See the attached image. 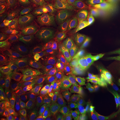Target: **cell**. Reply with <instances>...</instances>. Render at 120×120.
Instances as JSON below:
<instances>
[{"label": "cell", "instance_id": "15", "mask_svg": "<svg viewBox=\"0 0 120 120\" xmlns=\"http://www.w3.org/2000/svg\"><path fill=\"white\" fill-rule=\"evenodd\" d=\"M65 9L78 13H86L95 9L89 0H57Z\"/></svg>", "mask_w": 120, "mask_h": 120}, {"label": "cell", "instance_id": "35", "mask_svg": "<svg viewBox=\"0 0 120 120\" xmlns=\"http://www.w3.org/2000/svg\"><path fill=\"white\" fill-rule=\"evenodd\" d=\"M0 9H13L12 0H0Z\"/></svg>", "mask_w": 120, "mask_h": 120}, {"label": "cell", "instance_id": "38", "mask_svg": "<svg viewBox=\"0 0 120 120\" xmlns=\"http://www.w3.org/2000/svg\"><path fill=\"white\" fill-rule=\"evenodd\" d=\"M113 113L115 115L116 117L119 118L120 120V102L118 101V106L115 111L113 112Z\"/></svg>", "mask_w": 120, "mask_h": 120}, {"label": "cell", "instance_id": "33", "mask_svg": "<svg viewBox=\"0 0 120 120\" xmlns=\"http://www.w3.org/2000/svg\"><path fill=\"white\" fill-rule=\"evenodd\" d=\"M6 42L8 44L9 49L13 53L16 51L19 47L24 42V40L17 41L12 38L11 36L8 39Z\"/></svg>", "mask_w": 120, "mask_h": 120}, {"label": "cell", "instance_id": "29", "mask_svg": "<svg viewBox=\"0 0 120 120\" xmlns=\"http://www.w3.org/2000/svg\"><path fill=\"white\" fill-rule=\"evenodd\" d=\"M109 79L115 86L120 85V64H116L112 69L109 76Z\"/></svg>", "mask_w": 120, "mask_h": 120}, {"label": "cell", "instance_id": "6", "mask_svg": "<svg viewBox=\"0 0 120 120\" xmlns=\"http://www.w3.org/2000/svg\"><path fill=\"white\" fill-rule=\"evenodd\" d=\"M79 59L77 51L72 46L66 45L41 59V66L48 71L70 69Z\"/></svg>", "mask_w": 120, "mask_h": 120}, {"label": "cell", "instance_id": "16", "mask_svg": "<svg viewBox=\"0 0 120 120\" xmlns=\"http://www.w3.org/2000/svg\"><path fill=\"white\" fill-rule=\"evenodd\" d=\"M39 68L20 70L16 77V82L24 88L38 82Z\"/></svg>", "mask_w": 120, "mask_h": 120}, {"label": "cell", "instance_id": "44", "mask_svg": "<svg viewBox=\"0 0 120 120\" xmlns=\"http://www.w3.org/2000/svg\"></svg>", "mask_w": 120, "mask_h": 120}, {"label": "cell", "instance_id": "25", "mask_svg": "<svg viewBox=\"0 0 120 120\" xmlns=\"http://www.w3.org/2000/svg\"><path fill=\"white\" fill-rule=\"evenodd\" d=\"M108 15L111 18H120V0H109Z\"/></svg>", "mask_w": 120, "mask_h": 120}, {"label": "cell", "instance_id": "11", "mask_svg": "<svg viewBox=\"0 0 120 120\" xmlns=\"http://www.w3.org/2000/svg\"><path fill=\"white\" fill-rule=\"evenodd\" d=\"M38 35H33L24 39V42L13 53L23 58L38 62L41 59L37 46Z\"/></svg>", "mask_w": 120, "mask_h": 120}, {"label": "cell", "instance_id": "39", "mask_svg": "<svg viewBox=\"0 0 120 120\" xmlns=\"http://www.w3.org/2000/svg\"><path fill=\"white\" fill-rule=\"evenodd\" d=\"M116 95L118 101L120 102V85L116 86Z\"/></svg>", "mask_w": 120, "mask_h": 120}, {"label": "cell", "instance_id": "24", "mask_svg": "<svg viewBox=\"0 0 120 120\" xmlns=\"http://www.w3.org/2000/svg\"><path fill=\"white\" fill-rule=\"evenodd\" d=\"M16 25L14 23H10L9 25L1 28L0 30V46L2 47L6 43L10 37L14 32Z\"/></svg>", "mask_w": 120, "mask_h": 120}, {"label": "cell", "instance_id": "26", "mask_svg": "<svg viewBox=\"0 0 120 120\" xmlns=\"http://www.w3.org/2000/svg\"><path fill=\"white\" fill-rule=\"evenodd\" d=\"M15 18L12 9H2L0 11V27L2 28L11 23Z\"/></svg>", "mask_w": 120, "mask_h": 120}, {"label": "cell", "instance_id": "9", "mask_svg": "<svg viewBox=\"0 0 120 120\" xmlns=\"http://www.w3.org/2000/svg\"><path fill=\"white\" fill-rule=\"evenodd\" d=\"M86 91L83 90H72L59 97L57 112L62 115H67L69 109L84 102Z\"/></svg>", "mask_w": 120, "mask_h": 120}, {"label": "cell", "instance_id": "4", "mask_svg": "<svg viewBox=\"0 0 120 120\" xmlns=\"http://www.w3.org/2000/svg\"><path fill=\"white\" fill-rule=\"evenodd\" d=\"M38 82L24 88L21 98L29 101L45 111H57L59 97L47 86Z\"/></svg>", "mask_w": 120, "mask_h": 120}, {"label": "cell", "instance_id": "37", "mask_svg": "<svg viewBox=\"0 0 120 120\" xmlns=\"http://www.w3.org/2000/svg\"><path fill=\"white\" fill-rule=\"evenodd\" d=\"M86 13V21L87 23L88 26H94L95 24L94 18L91 16L87 13Z\"/></svg>", "mask_w": 120, "mask_h": 120}, {"label": "cell", "instance_id": "18", "mask_svg": "<svg viewBox=\"0 0 120 120\" xmlns=\"http://www.w3.org/2000/svg\"><path fill=\"white\" fill-rule=\"evenodd\" d=\"M41 11L47 15H51L64 10L65 8L57 0H35Z\"/></svg>", "mask_w": 120, "mask_h": 120}, {"label": "cell", "instance_id": "40", "mask_svg": "<svg viewBox=\"0 0 120 120\" xmlns=\"http://www.w3.org/2000/svg\"><path fill=\"white\" fill-rule=\"evenodd\" d=\"M91 4H99L102 3L105 0H89Z\"/></svg>", "mask_w": 120, "mask_h": 120}, {"label": "cell", "instance_id": "27", "mask_svg": "<svg viewBox=\"0 0 120 120\" xmlns=\"http://www.w3.org/2000/svg\"><path fill=\"white\" fill-rule=\"evenodd\" d=\"M115 94L116 91L114 83L111 81L108 82L103 94L101 97L107 100H114L116 99Z\"/></svg>", "mask_w": 120, "mask_h": 120}, {"label": "cell", "instance_id": "19", "mask_svg": "<svg viewBox=\"0 0 120 120\" xmlns=\"http://www.w3.org/2000/svg\"><path fill=\"white\" fill-rule=\"evenodd\" d=\"M86 13L94 17L95 24L102 28H107L112 22V18L107 14L106 9L103 8L94 9Z\"/></svg>", "mask_w": 120, "mask_h": 120}, {"label": "cell", "instance_id": "30", "mask_svg": "<svg viewBox=\"0 0 120 120\" xmlns=\"http://www.w3.org/2000/svg\"><path fill=\"white\" fill-rule=\"evenodd\" d=\"M112 40L116 47L120 48V21L118 22L112 32Z\"/></svg>", "mask_w": 120, "mask_h": 120}, {"label": "cell", "instance_id": "31", "mask_svg": "<svg viewBox=\"0 0 120 120\" xmlns=\"http://www.w3.org/2000/svg\"><path fill=\"white\" fill-rule=\"evenodd\" d=\"M62 114L57 112H53L49 114L25 120H59Z\"/></svg>", "mask_w": 120, "mask_h": 120}, {"label": "cell", "instance_id": "34", "mask_svg": "<svg viewBox=\"0 0 120 120\" xmlns=\"http://www.w3.org/2000/svg\"><path fill=\"white\" fill-rule=\"evenodd\" d=\"M67 116L69 120H78L79 117L82 116V115L77 107L74 105L69 109L67 112Z\"/></svg>", "mask_w": 120, "mask_h": 120}, {"label": "cell", "instance_id": "1", "mask_svg": "<svg viewBox=\"0 0 120 120\" xmlns=\"http://www.w3.org/2000/svg\"><path fill=\"white\" fill-rule=\"evenodd\" d=\"M110 63L105 56H82L69 69L73 78L89 88L105 80L110 72Z\"/></svg>", "mask_w": 120, "mask_h": 120}, {"label": "cell", "instance_id": "36", "mask_svg": "<svg viewBox=\"0 0 120 120\" xmlns=\"http://www.w3.org/2000/svg\"><path fill=\"white\" fill-rule=\"evenodd\" d=\"M12 53L13 52L9 49L8 44L7 42L0 48V56L2 57L8 56Z\"/></svg>", "mask_w": 120, "mask_h": 120}, {"label": "cell", "instance_id": "20", "mask_svg": "<svg viewBox=\"0 0 120 120\" xmlns=\"http://www.w3.org/2000/svg\"><path fill=\"white\" fill-rule=\"evenodd\" d=\"M90 101L93 106L94 110L100 109L105 111L113 112L118 106V101L117 99L109 100L99 97L90 100Z\"/></svg>", "mask_w": 120, "mask_h": 120}, {"label": "cell", "instance_id": "14", "mask_svg": "<svg viewBox=\"0 0 120 120\" xmlns=\"http://www.w3.org/2000/svg\"><path fill=\"white\" fill-rule=\"evenodd\" d=\"M69 18V15L65 11H62L59 13L49 15L45 17L39 26L41 31L51 29L60 26L64 23Z\"/></svg>", "mask_w": 120, "mask_h": 120}, {"label": "cell", "instance_id": "12", "mask_svg": "<svg viewBox=\"0 0 120 120\" xmlns=\"http://www.w3.org/2000/svg\"><path fill=\"white\" fill-rule=\"evenodd\" d=\"M0 61L3 64L19 70L36 69L41 66V63L38 62L23 58L13 53L2 57Z\"/></svg>", "mask_w": 120, "mask_h": 120}, {"label": "cell", "instance_id": "28", "mask_svg": "<svg viewBox=\"0 0 120 120\" xmlns=\"http://www.w3.org/2000/svg\"><path fill=\"white\" fill-rule=\"evenodd\" d=\"M0 120H21L17 115L7 109L4 106L0 105Z\"/></svg>", "mask_w": 120, "mask_h": 120}, {"label": "cell", "instance_id": "2", "mask_svg": "<svg viewBox=\"0 0 120 120\" xmlns=\"http://www.w3.org/2000/svg\"><path fill=\"white\" fill-rule=\"evenodd\" d=\"M74 44L83 51H105L110 46L107 32L94 26H88L73 36Z\"/></svg>", "mask_w": 120, "mask_h": 120}, {"label": "cell", "instance_id": "13", "mask_svg": "<svg viewBox=\"0 0 120 120\" xmlns=\"http://www.w3.org/2000/svg\"><path fill=\"white\" fill-rule=\"evenodd\" d=\"M35 0H12L15 18L22 19L34 13Z\"/></svg>", "mask_w": 120, "mask_h": 120}, {"label": "cell", "instance_id": "22", "mask_svg": "<svg viewBox=\"0 0 120 120\" xmlns=\"http://www.w3.org/2000/svg\"><path fill=\"white\" fill-rule=\"evenodd\" d=\"M108 82L107 80H104L88 88L86 91L84 102L101 97Z\"/></svg>", "mask_w": 120, "mask_h": 120}, {"label": "cell", "instance_id": "41", "mask_svg": "<svg viewBox=\"0 0 120 120\" xmlns=\"http://www.w3.org/2000/svg\"><path fill=\"white\" fill-rule=\"evenodd\" d=\"M59 120H70L68 118L67 115H61Z\"/></svg>", "mask_w": 120, "mask_h": 120}, {"label": "cell", "instance_id": "21", "mask_svg": "<svg viewBox=\"0 0 120 120\" xmlns=\"http://www.w3.org/2000/svg\"><path fill=\"white\" fill-rule=\"evenodd\" d=\"M116 116L113 112L100 109L88 112L80 120H115Z\"/></svg>", "mask_w": 120, "mask_h": 120}, {"label": "cell", "instance_id": "42", "mask_svg": "<svg viewBox=\"0 0 120 120\" xmlns=\"http://www.w3.org/2000/svg\"><path fill=\"white\" fill-rule=\"evenodd\" d=\"M116 57H117V59L120 61V51L117 54V55H116Z\"/></svg>", "mask_w": 120, "mask_h": 120}, {"label": "cell", "instance_id": "17", "mask_svg": "<svg viewBox=\"0 0 120 120\" xmlns=\"http://www.w3.org/2000/svg\"><path fill=\"white\" fill-rule=\"evenodd\" d=\"M88 26L86 21V13L69 17L65 22L63 27L70 33H76L85 29Z\"/></svg>", "mask_w": 120, "mask_h": 120}, {"label": "cell", "instance_id": "8", "mask_svg": "<svg viewBox=\"0 0 120 120\" xmlns=\"http://www.w3.org/2000/svg\"><path fill=\"white\" fill-rule=\"evenodd\" d=\"M34 13L22 18L16 25L15 30L11 36L12 38L21 41L38 33L39 25L45 17L42 13Z\"/></svg>", "mask_w": 120, "mask_h": 120}, {"label": "cell", "instance_id": "43", "mask_svg": "<svg viewBox=\"0 0 120 120\" xmlns=\"http://www.w3.org/2000/svg\"><path fill=\"white\" fill-rule=\"evenodd\" d=\"M115 120H120L119 118H117V117H116V118H115Z\"/></svg>", "mask_w": 120, "mask_h": 120}, {"label": "cell", "instance_id": "10", "mask_svg": "<svg viewBox=\"0 0 120 120\" xmlns=\"http://www.w3.org/2000/svg\"><path fill=\"white\" fill-rule=\"evenodd\" d=\"M23 92L24 87L16 82V78L9 82L0 83V105L4 106L10 101L21 98Z\"/></svg>", "mask_w": 120, "mask_h": 120}, {"label": "cell", "instance_id": "3", "mask_svg": "<svg viewBox=\"0 0 120 120\" xmlns=\"http://www.w3.org/2000/svg\"><path fill=\"white\" fill-rule=\"evenodd\" d=\"M71 34L61 26L41 31L38 35L37 46L41 60L67 45Z\"/></svg>", "mask_w": 120, "mask_h": 120}, {"label": "cell", "instance_id": "5", "mask_svg": "<svg viewBox=\"0 0 120 120\" xmlns=\"http://www.w3.org/2000/svg\"><path fill=\"white\" fill-rule=\"evenodd\" d=\"M73 79L69 69L56 71H48L40 67L38 81L47 86L58 97L72 90L70 89V82Z\"/></svg>", "mask_w": 120, "mask_h": 120}, {"label": "cell", "instance_id": "23", "mask_svg": "<svg viewBox=\"0 0 120 120\" xmlns=\"http://www.w3.org/2000/svg\"><path fill=\"white\" fill-rule=\"evenodd\" d=\"M20 70L15 69L6 64L0 65V82H6L13 80L17 77Z\"/></svg>", "mask_w": 120, "mask_h": 120}, {"label": "cell", "instance_id": "32", "mask_svg": "<svg viewBox=\"0 0 120 120\" xmlns=\"http://www.w3.org/2000/svg\"><path fill=\"white\" fill-rule=\"evenodd\" d=\"M77 107L80 112L82 116L88 112L94 110V108L90 101L83 102L75 105Z\"/></svg>", "mask_w": 120, "mask_h": 120}, {"label": "cell", "instance_id": "7", "mask_svg": "<svg viewBox=\"0 0 120 120\" xmlns=\"http://www.w3.org/2000/svg\"><path fill=\"white\" fill-rule=\"evenodd\" d=\"M4 106L16 113L21 120H28L53 112L43 110L34 103L22 98L9 101Z\"/></svg>", "mask_w": 120, "mask_h": 120}]
</instances>
